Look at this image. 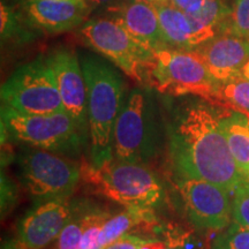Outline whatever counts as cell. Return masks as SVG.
<instances>
[{
	"mask_svg": "<svg viewBox=\"0 0 249 249\" xmlns=\"http://www.w3.org/2000/svg\"><path fill=\"white\" fill-rule=\"evenodd\" d=\"M220 107L195 103L178 112L169 130L170 160L178 178H196L233 194L246 179L220 128Z\"/></svg>",
	"mask_w": 249,
	"mask_h": 249,
	"instance_id": "cell-1",
	"label": "cell"
},
{
	"mask_svg": "<svg viewBox=\"0 0 249 249\" xmlns=\"http://www.w3.org/2000/svg\"><path fill=\"white\" fill-rule=\"evenodd\" d=\"M81 180L93 194L130 209L155 211L165 197L160 180L147 165L114 157L99 166L82 161Z\"/></svg>",
	"mask_w": 249,
	"mask_h": 249,
	"instance_id": "cell-2",
	"label": "cell"
},
{
	"mask_svg": "<svg viewBox=\"0 0 249 249\" xmlns=\"http://www.w3.org/2000/svg\"><path fill=\"white\" fill-rule=\"evenodd\" d=\"M81 66L87 85L90 163L99 166L113 158V128L124 104V81L113 68L96 58L85 57Z\"/></svg>",
	"mask_w": 249,
	"mask_h": 249,
	"instance_id": "cell-3",
	"label": "cell"
},
{
	"mask_svg": "<svg viewBox=\"0 0 249 249\" xmlns=\"http://www.w3.org/2000/svg\"><path fill=\"white\" fill-rule=\"evenodd\" d=\"M144 79L160 93L194 95L216 105L219 82L213 79L195 51L176 49L155 51L145 68Z\"/></svg>",
	"mask_w": 249,
	"mask_h": 249,
	"instance_id": "cell-4",
	"label": "cell"
},
{
	"mask_svg": "<svg viewBox=\"0 0 249 249\" xmlns=\"http://www.w3.org/2000/svg\"><path fill=\"white\" fill-rule=\"evenodd\" d=\"M1 126L12 138L31 148L67 156L80 152L83 136L66 111L53 114H24L1 107Z\"/></svg>",
	"mask_w": 249,
	"mask_h": 249,
	"instance_id": "cell-5",
	"label": "cell"
},
{
	"mask_svg": "<svg viewBox=\"0 0 249 249\" xmlns=\"http://www.w3.org/2000/svg\"><path fill=\"white\" fill-rule=\"evenodd\" d=\"M158 126L149 101L135 89L124 102L113 128V157L132 163H149L157 154Z\"/></svg>",
	"mask_w": 249,
	"mask_h": 249,
	"instance_id": "cell-6",
	"label": "cell"
},
{
	"mask_svg": "<svg viewBox=\"0 0 249 249\" xmlns=\"http://www.w3.org/2000/svg\"><path fill=\"white\" fill-rule=\"evenodd\" d=\"M2 107L24 114H53L65 111L48 59L23 65L1 87Z\"/></svg>",
	"mask_w": 249,
	"mask_h": 249,
	"instance_id": "cell-7",
	"label": "cell"
},
{
	"mask_svg": "<svg viewBox=\"0 0 249 249\" xmlns=\"http://www.w3.org/2000/svg\"><path fill=\"white\" fill-rule=\"evenodd\" d=\"M18 161L21 181L36 203L70 197L81 180V165L44 149H29Z\"/></svg>",
	"mask_w": 249,
	"mask_h": 249,
	"instance_id": "cell-8",
	"label": "cell"
},
{
	"mask_svg": "<svg viewBox=\"0 0 249 249\" xmlns=\"http://www.w3.org/2000/svg\"><path fill=\"white\" fill-rule=\"evenodd\" d=\"M80 34L87 45L113 62L130 79L139 82L144 80L145 68L154 52L136 42L116 18L87 20Z\"/></svg>",
	"mask_w": 249,
	"mask_h": 249,
	"instance_id": "cell-9",
	"label": "cell"
},
{
	"mask_svg": "<svg viewBox=\"0 0 249 249\" xmlns=\"http://www.w3.org/2000/svg\"><path fill=\"white\" fill-rule=\"evenodd\" d=\"M183 209L196 229L219 232L232 222L231 193L196 178H179L177 183Z\"/></svg>",
	"mask_w": 249,
	"mask_h": 249,
	"instance_id": "cell-10",
	"label": "cell"
},
{
	"mask_svg": "<svg viewBox=\"0 0 249 249\" xmlns=\"http://www.w3.org/2000/svg\"><path fill=\"white\" fill-rule=\"evenodd\" d=\"M46 59L54 74L65 111L75 121L81 135L87 136V132L89 134L87 85L79 59L67 49L57 50Z\"/></svg>",
	"mask_w": 249,
	"mask_h": 249,
	"instance_id": "cell-11",
	"label": "cell"
},
{
	"mask_svg": "<svg viewBox=\"0 0 249 249\" xmlns=\"http://www.w3.org/2000/svg\"><path fill=\"white\" fill-rule=\"evenodd\" d=\"M75 207L70 197L37 203L18 223V239L28 249H44L57 240Z\"/></svg>",
	"mask_w": 249,
	"mask_h": 249,
	"instance_id": "cell-12",
	"label": "cell"
},
{
	"mask_svg": "<svg viewBox=\"0 0 249 249\" xmlns=\"http://www.w3.org/2000/svg\"><path fill=\"white\" fill-rule=\"evenodd\" d=\"M213 79L219 83L240 75L249 60V39L232 33H222L196 48Z\"/></svg>",
	"mask_w": 249,
	"mask_h": 249,
	"instance_id": "cell-13",
	"label": "cell"
},
{
	"mask_svg": "<svg viewBox=\"0 0 249 249\" xmlns=\"http://www.w3.org/2000/svg\"><path fill=\"white\" fill-rule=\"evenodd\" d=\"M89 8L85 0H27L26 2L30 22L50 35L82 27Z\"/></svg>",
	"mask_w": 249,
	"mask_h": 249,
	"instance_id": "cell-14",
	"label": "cell"
},
{
	"mask_svg": "<svg viewBox=\"0 0 249 249\" xmlns=\"http://www.w3.org/2000/svg\"><path fill=\"white\" fill-rule=\"evenodd\" d=\"M154 5L157 9L164 38L170 49L193 51L214 37L201 26L194 15L177 7L171 0Z\"/></svg>",
	"mask_w": 249,
	"mask_h": 249,
	"instance_id": "cell-15",
	"label": "cell"
},
{
	"mask_svg": "<svg viewBox=\"0 0 249 249\" xmlns=\"http://www.w3.org/2000/svg\"><path fill=\"white\" fill-rule=\"evenodd\" d=\"M114 18L123 24L136 42L155 52L170 49L164 38L157 9L154 4L143 0H132L112 9Z\"/></svg>",
	"mask_w": 249,
	"mask_h": 249,
	"instance_id": "cell-16",
	"label": "cell"
},
{
	"mask_svg": "<svg viewBox=\"0 0 249 249\" xmlns=\"http://www.w3.org/2000/svg\"><path fill=\"white\" fill-rule=\"evenodd\" d=\"M220 128L236 166L246 178L249 173V118L241 112L222 107Z\"/></svg>",
	"mask_w": 249,
	"mask_h": 249,
	"instance_id": "cell-17",
	"label": "cell"
},
{
	"mask_svg": "<svg viewBox=\"0 0 249 249\" xmlns=\"http://www.w3.org/2000/svg\"><path fill=\"white\" fill-rule=\"evenodd\" d=\"M154 213L151 210L124 208L120 213L111 214L103 226L99 238L101 247L103 248L121 235L134 234L135 231L148 232L154 230L158 225Z\"/></svg>",
	"mask_w": 249,
	"mask_h": 249,
	"instance_id": "cell-18",
	"label": "cell"
},
{
	"mask_svg": "<svg viewBox=\"0 0 249 249\" xmlns=\"http://www.w3.org/2000/svg\"><path fill=\"white\" fill-rule=\"evenodd\" d=\"M214 107L241 112L249 118V79L239 75L219 83Z\"/></svg>",
	"mask_w": 249,
	"mask_h": 249,
	"instance_id": "cell-19",
	"label": "cell"
},
{
	"mask_svg": "<svg viewBox=\"0 0 249 249\" xmlns=\"http://www.w3.org/2000/svg\"><path fill=\"white\" fill-rule=\"evenodd\" d=\"M87 208V204H76L73 214L58 236L55 249H81Z\"/></svg>",
	"mask_w": 249,
	"mask_h": 249,
	"instance_id": "cell-20",
	"label": "cell"
},
{
	"mask_svg": "<svg viewBox=\"0 0 249 249\" xmlns=\"http://www.w3.org/2000/svg\"><path fill=\"white\" fill-rule=\"evenodd\" d=\"M110 216L108 211L98 208H87L81 249H102L99 238L103 226Z\"/></svg>",
	"mask_w": 249,
	"mask_h": 249,
	"instance_id": "cell-21",
	"label": "cell"
},
{
	"mask_svg": "<svg viewBox=\"0 0 249 249\" xmlns=\"http://www.w3.org/2000/svg\"><path fill=\"white\" fill-rule=\"evenodd\" d=\"M210 249H249V229L232 220L214 239Z\"/></svg>",
	"mask_w": 249,
	"mask_h": 249,
	"instance_id": "cell-22",
	"label": "cell"
},
{
	"mask_svg": "<svg viewBox=\"0 0 249 249\" xmlns=\"http://www.w3.org/2000/svg\"><path fill=\"white\" fill-rule=\"evenodd\" d=\"M232 220L249 229V181L245 179L233 193Z\"/></svg>",
	"mask_w": 249,
	"mask_h": 249,
	"instance_id": "cell-23",
	"label": "cell"
},
{
	"mask_svg": "<svg viewBox=\"0 0 249 249\" xmlns=\"http://www.w3.org/2000/svg\"><path fill=\"white\" fill-rule=\"evenodd\" d=\"M224 33H232L249 39V0H234L231 17Z\"/></svg>",
	"mask_w": 249,
	"mask_h": 249,
	"instance_id": "cell-24",
	"label": "cell"
},
{
	"mask_svg": "<svg viewBox=\"0 0 249 249\" xmlns=\"http://www.w3.org/2000/svg\"><path fill=\"white\" fill-rule=\"evenodd\" d=\"M164 249H201L200 244L189 233H167Z\"/></svg>",
	"mask_w": 249,
	"mask_h": 249,
	"instance_id": "cell-25",
	"label": "cell"
},
{
	"mask_svg": "<svg viewBox=\"0 0 249 249\" xmlns=\"http://www.w3.org/2000/svg\"><path fill=\"white\" fill-rule=\"evenodd\" d=\"M144 240L145 238H141L136 234H124L104 246L102 249H140Z\"/></svg>",
	"mask_w": 249,
	"mask_h": 249,
	"instance_id": "cell-26",
	"label": "cell"
},
{
	"mask_svg": "<svg viewBox=\"0 0 249 249\" xmlns=\"http://www.w3.org/2000/svg\"><path fill=\"white\" fill-rule=\"evenodd\" d=\"M171 1L186 13L194 14L202 8L205 0H171Z\"/></svg>",
	"mask_w": 249,
	"mask_h": 249,
	"instance_id": "cell-27",
	"label": "cell"
},
{
	"mask_svg": "<svg viewBox=\"0 0 249 249\" xmlns=\"http://www.w3.org/2000/svg\"><path fill=\"white\" fill-rule=\"evenodd\" d=\"M165 241L161 239H147L143 241L140 249H164Z\"/></svg>",
	"mask_w": 249,
	"mask_h": 249,
	"instance_id": "cell-28",
	"label": "cell"
},
{
	"mask_svg": "<svg viewBox=\"0 0 249 249\" xmlns=\"http://www.w3.org/2000/svg\"><path fill=\"white\" fill-rule=\"evenodd\" d=\"M1 249H28L18 238L7 239L2 242Z\"/></svg>",
	"mask_w": 249,
	"mask_h": 249,
	"instance_id": "cell-29",
	"label": "cell"
},
{
	"mask_svg": "<svg viewBox=\"0 0 249 249\" xmlns=\"http://www.w3.org/2000/svg\"><path fill=\"white\" fill-rule=\"evenodd\" d=\"M88 2V5H92V6H101V5H105L107 2H110L111 0H86Z\"/></svg>",
	"mask_w": 249,
	"mask_h": 249,
	"instance_id": "cell-30",
	"label": "cell"
},
{
	"mask_svg": "<svg viewBox=\"0 0 249 249\" xmlns=\"http://www.w3.org/2000/svg\"><path fill=\"white\" fill-rule=\"evenodd\" d=\"M240 75L246 77V79H249V60L246 62V65L242 67V70L240 71Z\"/></svg>",
	"mask_w": 249,
	"mask_h": 249,
	"instance_id": "cell-31",
	"label": "cell"
},
{
	"mask_svg": "<svg viewBox=\"0 0 249 249\" xmlns=\"http://www.w3.org/2000/svg\"><path fill=\"white\" fill-rule=\"evenodd\" d=\"M143 1L150 2V4H157V2H161V1H166V0H143Z\"/></svg>",
	"mask_w": 249,
	"mask_h": 249,
	"instance_id": "cell-32",
	"label": "cell"
},
{
	"mask_svg": "<svg viewBox=\"0 0 249 249\" xmlns=\"http://www.w3.org/2000/svg\"><path fill=\"white\" fill-rule=\"evenodd\" d=\"M246 179H247V181H249V173H248V176L246 177Z\"/></svg>",
	"mask_w": 249,
	"mask_h": 249,
	"instance_id": "cell-33",
	"label": "cell"
},
{
	"mask_svg": "<svg viewBox=\"0 0 249 249\" xmlns=\"http://www.w3.org/2000/svg\"><path fill=\"white\" fill-rule=\"evenodd\" d=\"M85 1H86V0H85Z\"/></svg>",
	"mask_w": 249,
	"mask_h": 249,
	"instance_id": "cell-34",
	"label": "cell"
}]
</instances>
